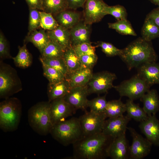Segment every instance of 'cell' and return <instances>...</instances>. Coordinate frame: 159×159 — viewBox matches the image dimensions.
<instances>
[{
  "mask_svg": "<svg viewBox=\"0 0 159 159\" xmlns=\"http://www.w3.org/2000/svg\"><path fill=\"white\" fill-rule=\"evenodd\" d=\"M112 139L102 132L84 137L73 144V154L71 158H105L109 157V149Z\"/></svg>",
  "mask_w": 159,
  "mask_h": 159,
  "instance_id": "6da1fadb",
  "label": "cell"
},
{
  "mask_svg": "<svg viewBox=\"0 0 159 159\" xmlns=\"http://www.w3.org/2000/svg\"><path fill=\"white\" fill-rule=\"evenodd\" d=\"M129 70L148 62H156L157 55L150 42L139 37L122 49L119 56Z\"/></svg>",
  "mask_w": 159,
  "mask_h": 159,
  "instance_id": "7a4b0ae2",
  "label": "cell"
},
{
  "mask_svg": "<svg viewBox=\"0 0 159 159\" xmlns=\"http://www.w3.org/2000/svg\"><path fill=\"white\" fill-rule=\"evenodd\" d=\"M50 133L64 146L73 144L84 137L79 118L73 117L53 125Z\"/></svg>",
  "mask_w": 159,
  "mask_h": 159,
  "instance_id": "3957f363",
  "label": "cell"
},
{
  "mask_svg": "<svg viewBox=\"0 0 159 159\" xmlns=\"http://www.w3.org/2000/svg\"><path fill=\"white\" fill-rule=\"evenodd\" d=\"M22 105L15 97L8 98L0 103V127L5 132L16 130L21 116Z\"/></svg>",
  "mask_w": 159,
  "mask_h": 159,
  "instance_id": "277c9868",
  "label": "cell"
},
{
  "mask_svg": "<svg viewBox=\"0 0 159 159\" xmlns=\"http://www.w3.org/2000/svg\"><path fill=\"white\" fill-rule=\"evenodd\" d=\"M50 110V102L48 101L36 104L28 111L29 125L39 134L44 135L50 133L52 126Z\"/></svg>",
  "mask_w": 159,
  "mask_h": 159,
  "instance_id": "5b68a950",
  "label": "cell"
},
{
  "mask_svg": "<svg viewBox=\"0 0 159 159\" xmlns=\"http://www.w3.org/2000/svg\"><path fill=\"white\" fill-rule=\"evenodd\" d=\"M22 89V83L16 70L10 65L0 61V98H8Z\"/></svg>",
  "mask_w": 159,
  "mask_h": 159,
  "instance_id": "8992f818",
  "label": "cell"
},
{
  "mask_svg": "<svg viewBox=\"0 0 159 159\" xmlns=\"http://www.w3.org/2000/svg\"><path fill=\"white\" fill-rule=\"evenodd\" d=\"M150 86L138 75L125 80L113 88L121 97L126 96L134 100L140 99L150 90Z\"/></svg>",
  "mask_w": 159,
  "mask_h": 159,
  "instance_id": "52a82bcc",
  "label": "cell"
},
{
  "mask_svg": "<svg viewBox=\"0 0 159 159\" xmlns=\"http://www.w3.org/2000/svg\"><path fill=\"white\" fill-rule=\"evenodd\" d=\"M106 118L105 113L99 114L85 111V113L79 118L84 137L102 132Z\"/></svg>",
  "mask_w": 159,
  "mask_h": 159,
  "instance_id": "ba28073f",
  "label": "cell"
},
{
  "mask_svg": "<svg viewBox=\"0 0 159 159\" xmlns=\"http://www.w3.org/2000/svg\"><path fill=\"white\" fill-rule=\"evenodd\" d=\"M116 78L114 73L107 71L93 74L87 85L89 94L107 93L113 87V82Z\"/></svg>",
  "mask_w": 159,
  "mask_h": 159,
  "instance_id": "9c48e42d",
  "label": "cell"
},
{
  "mask_svg": "<svg viewBox=\"0 0 159 159\" xmlns=\"http://www.w3.org/2000/svg\"><path fill=\"white\" fill-rule=\"evenodd\" d=\"M132 138V143L129 147V158L142 159L150 153L152 144L146 138L138 133L134 128L127 127Z\"/></svg>",
  "mask_w": 159,
  "mask_h": 159,
  "instance_id": "30bf717a",
  "label": "cell"
},
{
  "mask_svg": "<svg viewBox=\"0 0 159 159\" xmlns=\"http://www.w3.org/2000/svg\"><path fill=\"white\" fill-rule=\"evenodd\" d=\"M107 5L103 0H86L84 11V21L87 24L100 21L106 15L105 9Z\"/></svg>",
  "mask_w": 159,
  "mask_h": 159,
  "instance_id": "8fae6325",
  "label": "cell"
},
{
  "mask_svg": "<svg viewBox=\"0 0 159 159\" xmlns=\"http://www.w3.org/2000/svg\"><path fill=\"white\" fill-rule=\"evenodd\" d=\"M50 102V115L52 126L64 121L72 115L76 110L62 98H58Z\"/></svg>",
  "mask_w": 159,
  "mask_h": 159,
  "instance_id": "7c38bea8",
  "label": "cell"
},
{
  "mask_svg": "<svg viewBox=\"0 0 159 159\" xmlns=\"http://www.w3.org/2000/svg\"><path fill=\"white\" fill-rule=\"evenodd\" d=\"M131 120L127 115L109 118L105 120L102 132L113 139L125 134L127 125Z\"/></svg>",
  "mask_w": 159,
  "mask_h": 159,
  "instance_id": "4fadbf2b",
  "label": "cell"
},
{
  "mask_svg": "<svg viewBox=\"0 0 159 159\" xmlns=\"http://www.w3.org/2000/svg\"><path fill=\"white\" fill-rule=\"evenodd\" d=\"M87 85L76 87L70 89L69 92L63 98L76 110L81 109L86 111L87 107L89 95Z\"/></svg>",
  "mask_w": 159,
  "mask_h": 159,
  "instance_id": "5bb4252c",
  "label": "cell"
},
{
  "mask_svg": "<svg viewBox=\"0 0 159 159\" xmlns=\"http://www.w3.org/2000/svg\"><path fill=\"white\" fill-rule=\"evenodd\" d=\"M139 127L152 145L159 146V120L156 115L148 116L146 119L140 122Z\"/></svg>",
  "mask_w": 159,
  "mask_h": 159,
  "instance_id": "9a60e30c",
  "label": "cell"
},
{
  "mask_svg": "<svg viewBox=\"0 0 159 159\" xmlns=\"http://www.w3.org/2000/svg\"><path fill=\"white\" fill-rule=\"evenodd\" d=\"M129 147L125 134L113 138L109 147L108 156L112 159H127Z\"/></svg>",
  "mask_w": 159,
  "mask_h": 159,
  "instance_id": "2e32d148",
  "label": "cell"
},
{
  "mask_svg": "<svg viewBox=\"0 0 159 159\" xmlns=\"http://www.w3.org/2000/svg\"><path fill=\"white\" fill-rule=\"evenodd\" d=\"M69 30L72 47L84 43H91L90 40L91 25L81 21Z\"/></svg>",
  "mask_w": 159,
  "mask_h": 159,
  "instance_id": "e0dca14e",
  "label": "cell"
},
{
  "mask_svg": "<svg viewBox=\"0 0 159 159\" xmlns=\"http://www.w3.org/2000/svg\"><path fill=\"white\" fill-rule=\"evenodd\" d=\"M137 68V74L150 86L159 85V64L156 62H148Z\"/></svg>",
  "mask_w": 159,
  "mask_h": 159,
  "instance_id": "ac0fdd59",
  "label": "cell"
},
{
  "mask_svg": "<svg viewBox=\"0 0 159 159\" xmlns=\"http://www.w3.org/2000/svg\"><path fill=\"white\" fill-rule=\"evenodd\" d=\"M93 73L92 69L84 66L68 74L65 78L68 80L71 88L87 85Z\"/></svg>",
  "mask_w": 159,
  "mask_h": 159,
  "instance_id": "d6986e66",
  "label": "cell"
},
{
  "mask_svg": "<svg viewBox=\"0 0 159 159\" xmlns=\"http://www.w3.org/2000/svg\"><path fill=\"white\" fill-rule=\"evenodd\" d=\"M74 10L67 9L53 16L59 25L69 29L81 21L80 14Z\"/></svg>",
  "mask_w": 159,
  "mask_h": 159,
  "instance_id": "ffe728a7",
  "label": "cell"
},
{
  "mask_svg": "<svg viewBox=\"0 0 159 159\" xmlns=\"http://www.w3.org/2000/svg\"><path fill=\"white\" fill-rule=\"evenodd\" d=\"M50 39L58 44L65 50L72 47L70 30L59 25L51 30H47Z\"/></svg>",
  "mask_w": 159,
  "mask_h": 159,
  "instance_id": "44dd1931",
  "label": "cell"
},
{
  "mask_svg": "<svg viewBox=\"0 0 159 159\" xmlns=\"http://www.w3.org/2000/svg\"><path fill=\"white\" fill-rule=\"evenodd\" d=\"M140 99L143 103V108L148 116L156 115L159 111V97L155 90H149Z\"/></svg>",
  "mask_w": 159,
  "mask_h": 159,
  "instance_id": "7402d4cb",
  "label": "cell"
},
{
  "mask_svg": "<svg viewBox=\"0 0 159 159\" xmlns=\"http://www.w3.org/2000/svg\"><path fill=\"white\" fill-rule=\"evenodd\" d=\"M37 29L28 33L24 42L32 43L38 49L41 54L50 39L45 30L42 28L39 30Z\"/></svg>",
  "mask_w": 159,
  "mask_h": 159,
  "instance_id": "603a6c76",
  "label": "cell"
},
{
  "mask_svg": "<svg viewBox=\"0 0 159 159\" xmlns=\"http://www.w3.org/2000/svg\"><path fill=\"white\" fill-rule=\"evenodd\" d=\"M70 89L69 82L66 78L58 82L49 83L47 89L49 101L51 102L56 99L64 97Z\"/></svg>",
  "mask_w": 159,
  "mask_h": 159,
  "instance_id": "cb8c5ba5",
  "label": "cell"
},
{
  "mask_svg": "<svg viewBox=\"0 0 159 159\" xmlns=\"http://www.w3.org/2000/svg\"><path fill=\"white\" fill-rule=\"evenodd\" d=\"M63 58L68 70L67 74L76 71L83 66L79 57L76 54L72 47L65 50Z\"/></svg>",
  "mask_w": 159,
  "mask_h": 159,
  "instance_id": "d4e9b609",
  "label": "cell"
},
{
  "mask_svg": "<svg viewBox=\"0 0 159 159\" xmlns=\"http://www.w3.org/2000/svg\"><path fill=\"white\" fill-rule=\"evenodd\" d=\"M142 37L150 42L159 37V27L150 18L146 16L141 30Z\"/></svg>",
  "mask_w": 159,
  "mask_h": 159,
  "instance_id": "484cf974",
  "label": "cell"
},
{
  "mask_svg": "<svg viewBox=\"0 0 159 159\" xmlns=\"http://www.w3.org/2000/svg\"><path fill=\"white\" fill-rule=\"evenodd\" d=\"M125 112V104L120 99L107 101L104 113L107 118H113L122 116Z\"/></svg>",
  "mask_w": 159,
  "mask_h": 159,
  "instance_id": "4316f807",
  "label": "cell"
},
{
  "mask_svg": "<svg viewBox=\"0 0 159 159\" xmlns=\"http://www.w3.org/2000/svg\"><path fill=\"white\" fill-rule=\"evenodd\" d=\"M129 99L125 103L127 115L130 119L140 122L146 119L148 116L143 108Z\"/></svg>",
  "mask_w": 159,
  "mask_h": 159,
  "instance_id": "83f0119b",
  "label": "cell"
},
{
  "mask_svg": "<svg viewBox=\"0 0 159 159\" xmlns=\"http://www.w3.org/2000/svg\"><path fill=\"white\" fill-rule=\"evenodd\" d=\"M19 51L16 57H12L14 62L17 67L23 68L30 66L32 63V56L24 44L21 47H18Z\"/></svg>",
  "mask_w": 159,
  "mask_h": 159,
  "instance_id": "f1b7e54d",
  "label": "cell"
},
{
  "mask_svg": "<svg viewBox=\"0 0 159 159\" xmlns=\"http://www.w3.org/2000/svg\"><path fill=\"white\" fill-rule=\"evenodd\" d=\"M67 9L66 0H43L42 11L53 16Z\"/></svg>",
  "mask_w": 159,
  "mask_h": 159,
  "instance_id": "f546056e",
  "label": "cell"
},
{
  "mask_svg": "<svg viewBox=\"0 0 159 159\" xmlns=\"http://www.w3.org/2000/svg\"><path fill=\"white\" fill-rule=\"evenodd\" d=\"M64 51L60 46L50 40L40 57L44 59L63 58Z\"/></svg>",
  "mask_w": 159,
  "mask_h": 159,
  "instance_id": "4dcf8cb0",
  "label": "cell"
},
{
  "mask_svg": "<svg viewBox=\"0 0 159 159\" xmlns=\"http://www.w3.org/2000/svg\"><path fill=\"white\" fill-rule=\"evenodd\" d=\"M108 26L109 28L115 30L121 34L137 36L130 22L127 19L117 21L114 23H108Z\"/></svg>",
  "mask_w": 159,
  "mask_h": 159,
  "instance_id": "1f68e13d",
  "label": "cell"
},
{
  "mask_svg": "<svg viewBox=\"0 0 159 159\" xmlns=\"http://www.w3.org/2000/svg\"><path fill=\"white\" fill-rule=\"evenodd\" d=\"M41 62L42 65L43 74L48 80L49 83L58 82L65 78V76L59 71L42 62Z\"/></svg>",
  "mask_w": 159,
  "mask_h": 159,
  "instance_id": "d6a6232c",
  "label": "cell"
},
{
  "mask_svg": "<svg viewBox=\"0 0 159 159\" xmlns=\"http://www.w3.org/2000/svg\"><path fill=\"white\" fill-rule=\"evenodd\" d=\"M106 95L99 96L91 100H88L87 107L90 111L97 114L104 113L107 101L106 98Z\"/></svg>",
  "mask_w": 159,
  "mask_h": 159,
  "instance_id": "836d02e7",
  "label": "cell"
},
{
  "mask_svg": "<svg viewBox=\"0 0 159 159\" xmlns=\"http://www.w3.org/2000/svg\"><path fill=\"white\" fill-rule=\"evenodd\" d=\"M40 27L45 30H51L57 28L59 25L51 14L39 11Z\"/></svg>",
  "mask_w": 159,
  "mask_h": 159,
  "instance_id": "e575fe53",
  "label": "cell"
},
{
  "mask_svg": "<svg viewBox=\"0 0 159 159\" xmlns=\"http://www.w3.org/2000/svg\"><path fill=\"white\" fill-rule=\"evenodd\" d=\"M40 61L62 73L66 77L68 70L63 58L44 59L40 57Z\"/></svg>",
  "mask_w": 159,
  "mask_h": 159,
  "instance_id": "d590c367",
  "label": "cell"
},
{
  "mask_svg": "<svg viewBox=\"0 0 159 159\" xmlns=\"http://www.w3.org/2000/svg\"><path fill=\"white\" fill-rule=\"evenodd\" d=\"M105 12L106 15L110 14L117 21L127 19L126 10L122 6L120 5L113 6L107 5L105 8Z\"/></svg>",
  "mask_w": 159,
  "mask_h": 159,
  "instance_id": "8d00e7d4",
  "label": "cell"
},
{
  "mask_svg": "<svg viewBox=\"0 0 159 159\" xmlns=\"http://www.w3.org/2000/svg\"><path fill=\"white\" fill-rule=\"evenodd\" d=\"M97 44V46L101 47L102 51L108 57L120 56L122 52V49H119L109 42L99 41Z\"/></svg>",
  "mask_w": 159,
  "mask_h": 159,
  "instance_id": "74e56055",
  "label": "cell"
},
{
  "mask_svg": "<svg viewBox=\"0 0 159 159\" xmlns=\"http://www.w3.org/2000/svg\"><path fill=\"white\" fill-rule=\"evenodd\" d=\"M40 27V16L39 11L37 9H29V32Z\"/></svg>",
  "mask_w": 159,
  "mask_h": 159,
  "instance_id": "f35d334b",
  "label": "cell"
},
{
  "mask_svg": "<svg viewBox=\"0 0 159 159\" xmlns=\"http://www.w3.org/2000/svg\"><path fill=\"white\" fill-rule=\"evenodd\" d=\"M72 47L79 57L83 55L95 54L96 47L92 46L90 43H84Z\"/></svg>",
  "mask_w": 159,
  "mask_h": 159,
  "instance_id": "ab89813d",
  "label": "cell"
},
{
  "mask_svg": "<svg viewBox=\"0 0 159 159\" xmlns=\"http://www.w3.org/2000/svg\"><path fill=\"white\" fill-rule=\"evenodd\" d=\"M0 58L1 59L12 58L8 42L1 31L0 32Z\"/></svg>",
  "mask_w": 159,
  "mask_h": 159,
  "instance_id": "60d3db41",
  "label": "cell"
},
{
  "mask_svg": "<svg viewBox=\"0 0 159 159\" xmlns=\"http://www.w3.org/2000/svg\"><path fill=\"white\" fill-rule=\"evenodd\" d=\"M79 57L83 66L92 69L98 59L96 54L83 55Z\"/></svg>",
  "mask_w": 159,
  "mask_h": 159,
  "instance_id": "b9f144b4",
  "label": "cell"
},
{
  "mask_svg": "<svg viewBox=\"0 0 159 159\" xmlns=\"http://www.w3.org/2000/svg\"><path fill=\"white\" fill-rule=\"evenodd\" d=\"M68 9L75 10L84 7L86 0H66Z\"/></svg>",
  "mask_w": 159,
  "mask_h": 159,
  "instance_id": "7bdbcfd3",
  "label": "cell"
},
{
  "mask_svg": "<svg viewBox=\"0 0 159 159\" xmlns=\"http://www.w3.org/2000/svg\"><path fill=\"white\" fill-rule=\"evenodd\" d=\"M29 9H37L42 11L43 0H25Z\"/></svg>",
  "mask_w": 159,
  "mask_h": 159,
  "instance_id": "ee69618b",
  "label": "cell"
},
{
  "mask_svg": "<svg viewBox=\"0 0 159 159\" xmlns=\"http://www.w3.org/2000/svg\"><path fill=\"white\" fill-rule=\"evenodd\" d=\"M146 16L151 19L159 27V6L153 9Z\"/></svg>",
  "mask_w": 159,
  "mask_h": 159,
  "instance_id": "f6af8a7d",
  "label": "cell"
},
{
  "mask_svg": "<svg viewBox=\"0 0 159 159\" xmlns=\"http://www.w3.org/2000/svg\"><path fill=\"white\" fill-rule=\"evenodd\" d=\"M152 3L159 6V0H149Z\"/></svg>",
  "mask_w": 159,
  "mask_h": 159,
  "instance_id": "bcb514c9",
  "label": "cell"
},
{
  "mask_svg": "<svg viewBox=\"0 0 159 159\" xmlns=\"http://www.w3.org/2000/svg\"></svg>",
  "mask_w": 159,
  "mask_h": 159,
  "instance_id": "7dc6e473",
  "label": "cell"
}]
</instances>
